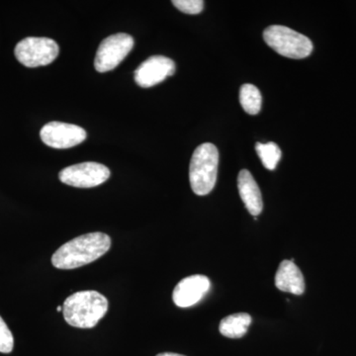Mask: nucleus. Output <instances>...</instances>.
Segmentation results:
<instances>
[{
    "label": "nucleus",
    "instance_id": "f257e3e1",
    "mask_svg": "<svg viewBox=\"0 0 356 356\" xmlns=\"http://www.w3.org/2000/svg\"><path fill=\"white\" fill-rule=\"evenodd\" d=\"M111 238L104 233H89L65 243L51 257V264L58 269L79 268L106 254Z\"/></svg>",
    "mask_w": 356,
    "mask_h": 356
},
{
    "label": "nucleus",
    "instance_id": "f03ea898",
    "mask_svg": "<svg viewBox=\"0 0 356 356\" xmlns=\"http://www.w3.org/2000/svg\"><path fill=\"white\" fill-rule=\"evenodd\" d=\"M108 301L95 290L79 291L67 297L63 305L65 322L79 329H91L108 311Z\"/></svg>",
    "mask_w": 356,
    "mask_h": 356
},
{
    "label": "nucleus",
    "instance_id": "7ed1b4c3",
    "mask_svg": "<svg viewBox=\"0 0 356 356\" xmlns=\"http://www.w3.org/2000/svg\"><path fill=\"white\" fill-rule=\"evenodd\" d=\"M219 152L213 144L205 143L196 147L189 165V181L196 195L209 194L216 185Z\"/></svg>",
    "mask_w": 356,
    "mask_h": 356
},
{
    "label": "nucleus",
    "instance_id": "20e7f679",
    "mask_svg": "<svg viewBox=\"0 0 356 356\" xmlns=\"http://www.w3.org/2000/svg\"><path fill=\"white\" fill-rule=\"evenodd\" d=\"M264 39L267 46L283 57L300 60L313 51V43L308 37L285 26H269L264 30Z\"/></svg>",
    "mask_w": 356,
    "mask_h": 356
},
{
    "label": "nucleus",
    "instance_id": "39448f33",
    "mask_svg": "<svg viewBox=\"0 0 356 356\" xmlns=\"http://www.w3.org/2000/svg\"><path fill=\"white\" fill-rule=\"evenodd\" d=\"M58 44L44 37H28L16 44L15 57L27 67H38L51 64L58 58Z\"/></svg>",
    "mask_w": 356,
    "mask_h": 356
},
{
    "label": "nucleus",
    "instance_id": "423d86ee",
    "mask_svg": "<svg viewBox=\"0 0 356 356\" xmlns=\"http://www.w3.org/2000/svg\"><path fill=\"white\" fill-rule=\"evenodd\" d=\"M134 48V39L125 33L111 35L99 44L95 58V67L98 72L114 70L123 62Z\"/></svg>",
    "mask_w": 356,
    "mask_h": 356
},
{
    "label": "nucleus",
    "instance_id": "0eeeda50",
    "mask_svg": "<svg viewBox=\"0 0 356 356\" xmlns=\"http://www.w3.org/2000/svg\"><path fill=\"white\" fill-rule=\"evenodd\" d=\"M111 175L109 168L102 163L88 161L67 166L58 173L63 184L77 188H92L104 184Z\"/></svg>",
    "mask_w": 356,
    "mask_h": 356
},
{
    "label": "nucleus",
    "instance_id": "6e6552de",
    "mask_svg": "<svg viewBox=\"0 0 356 356\" xmlns=\"http://www.w3.org/2000/svg\"><path fill=\"white\" fill-rule=\"evenodd\" d=\"M40 137L44 145L54 149H70L81 144L88 137L83 128L74 124L50 122L42 128Z\"/></svg>",
    "mask_w": 356,
    "mask_h": 356
},
{
    "label": "nucleus",
    "instance_id": "1a4fd4ad",
    "mask_svg": "<svg viewBox=\"0 0 356 356\" xmlns=\"http://www.w3.org/2000/svg\"><path fill=\"white\" fill-rule=\"evenodd\" d=\"M175 72V64L172 58L153 56L139 65L134 77L140 88H149L163 83L166 77L173 76Z\"/></svg>",
    "mask_w": 356,
    "mask_h": 356
},
{
    "label": "nucleus",
    "instance_id": "9d476101",
    "mask_svg": "<svg viewBox=\"0 0 356 356\" xmlns=\"http://www.w3.org/2000/svg\"><path fill=\"white\" fill-rule=\"evenodd\" d=\"M211 283L205 275L189 276L180 281L172 293L175 305L179 308H188L199 303L209 291Z\"/></svg>",
    "mask_w": 356,
    "mask_h": 356
},
{
    "label": "nucleus",
    "instance_id": "9b49d317",
    "mask_svg": "<svg viewBox=\"0 0 356 356\" xmlns=\"http://www.w3.org/2000/svg\"><path fill=\"white\" fill-rule=\"evenodd\" d=\"M238 188L250 214L254 217L259 216L264 209L261 192L252 173L248 170H242L238 173Z\"/></svg>",
    "mask_w": 356,
    "mask_h": 356
},
{
    "label": "nucleus",
    "instance_id": "f8f14e48",
    "mask_svg": "<svg viewBox=\"0 0 356 356\" xmlns=\"http://www.w3.org/2000/svg\"><path fill=\"white\" fill-rule=\"evenodd\" d=\"M275 286L282 292L302 295L305 291V280L299 267L292 261H283L275 275Z\"/></svg>",
    "mask_w": 356,
    "mask_h": 356
},
{
    "label": "nucleus",
    "instance_id": "ddd939ff",
    "mask_svg": "<svg viewBox=\"0 0 356 356\" xmlns=\"http://www.w3.org/2000/svg\"><path fill=\"white\" fill-rule=\"evenodd\" d=\"M252 321V317L247 313L233 314L222 318L220 323V332L229 339H241L247 334Z\"/></svg>",
    "mask_w": 356,
    "mask_h": 356
},
{
    "label": "nucleus",
    "instance_id": "4468645a",
    "mask_svg": "<svg viewBox=\"0 0 356 356\" xmlns=\"http://www.w3.org/2000/svg\"><path fill=\"white\" fill-rule=\"evenodd\" d=\"M240 102L248 114H259L262 105L261 91L254 84H243L240 89Z\"/></svg>",
    "mask_w": 356,
    "mask_h": 356
},
{
    "label": "nucleus",
    "instance_id": "2eb2a0df",
    "mask_svg": "<svg viewBox=\"0 0 356 356\" xmlns=\"http://www.w3.org/2000/svg\"><path fill=\"white\" fill-rule=\"evenodd\" d=\"M255 151L261 159L262 165L268 170H274L280 163L281 156V149L275 143L269 142L267 144L257 143L255 144Z\"/></svg>",
    "mask_w": 356,
    "mask_h": 356
},
{
    "label": "nucleus",
    "instance_id": "dca6fc26",
    "mask_svg": "<svg viewBox=\"0 0 356 356\" xmlns=\"http://www.w3.org/2000/svg\"><path fill=\"white\" fill-rule=\"evenodd\" d=\"M14 348L13 332L7 327L3 318L0 317V353H10Z\"/></svg>",
    "mask_w": 356,
    "mask_h": 356
},
{
    "label": "nucleus",
    "instance_id": "f3484780",
    "mask_svg": "<svg viewBox=\"0 0 356 356\" xmlns=\"http://www.w3.org/2000/svg\"><path fill=\"white\" fill-rule=\"evenodd\" d=\"M172 4L181 13L191 15L202 13L204 8L202 0H173Z\"/></svg>",
    "mask_w": 356,
    "mask_h": 356
},
{
    "label": "nucleus",
    "instance_id": "a211bd4d",
    "mask_svg": "<svg viewBox=\"0 0 356 356\" xmlns=\"http://www.w3.org/2000/svg\"><path fill=\"white\" fill-rule=\"evenodd\" d=\"M156 356H185V355H178V353H159V355H158Z\"/></svg>",
    "mask_w": 356,
    "mask_h": 356
},
{
    "label": "nucleus",
    "instance_id": "6ab92c4d",
    "mask_svg": "<svg viewBox=\"0 0 356 356\" xmlns=\"http://www.w3.org/2000/svg\"><path fill=\"white\" fill-rule=\"evenodd\" d=\"M57 311L58 312L63 311V306H58Z\"/></svg>",
    "mask_w": 356,
    "mask_h": 356
}]
</instances>
